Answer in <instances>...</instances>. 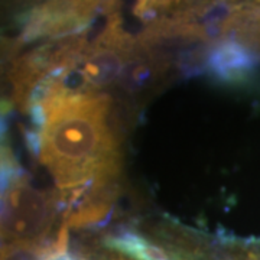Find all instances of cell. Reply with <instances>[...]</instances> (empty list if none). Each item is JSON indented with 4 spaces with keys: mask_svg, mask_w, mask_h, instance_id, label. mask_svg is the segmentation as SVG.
<instances>
[{
    "mask_svg": "<svg viewBox=\"0 0 260 260\" xmlns=\"http://www.w3.org/2000/svg\"><path fill=\"white\" fill-rule=\"evenodd\" d=\"M106 244L135 260H174L158 244L149 242L139 233L119 232L106 239Z\"/></svg>",
    "mask_w": 260,
    "mask_h": 260,
    "instance_id": "5b68a950",
    "label": "cell"
},
{
    "mask_svg": "<svg viewBox=\"0 0 260 260\" xmlns=\"http://www.w3.org/2000/svg\"><path fill=\"white\" fill-rule=\"evenodd\" d=\"M38 104L45 114L39 159L55 181L64 217L74 227L100 221L112 208L120 174L110 97L56 84Z\"/></svg>",
    "mask_w": 260,
    "mask_h": 260,
    "instance_id": "6da1fadb",
    "label": "cell"
},
{
    "mask_svg": "<svg viewBox=\"0 0 260 260\" xmlns=\"http://www.w3.org/2000/svg\"><path fill=\"white\" fill-rule=\"evenodd\" d=\"M58 208L56 195L32 186L23 175L0 198V239L35 244L51 230Z\"/></svg>",
    "mask_w": 260,
    "mask_h": 260,
    "instance_id": "7a4b0ae2",
    "label": "cell"
},
{
    "mask_svg": "<svg viewBox=\"0 0 260 260\" xmlns=\"http://www.w3.org/2000/svg\"><path fill=\"white\" fill-rule=\"evenodd\" d=\"M67 230H68V227L65 224H62L55 244L45 250L42 260H77L67 251V243H68V240H67Z\"/></svg>",
    "mask_w": 260,
    "mask_h": 260,
    "instance_id": "52a82bcc",
    "label": "cell"
},
{
    "mask_svg": "<svg viewBox=\"0 0 260 260\" xmlns=\"http://www.w3.org/2000/svg\"><path fill=\"white\" fill-rule=\"evenodd\" d=\"M256 52L237 39H223L214 45L205 58V70L214 78L233 83L243 78L256 68Z\"/></svg>",
    "mask_w": 260,
    "mask_h": 260,
    "instance_id": "277c9868",
    "label": "cell"
},
{
    "mask_svg": "<svg viewBox=\"0 0 260 260\" xmlns=\"http://www.w3.org/2000/svg\"><path fill=\"white\" fill-rule=\"evenodd\" d=\"M138 41L127 37L119 20L110 22L102 37L91 47L85 48L74 70L78 84L73 87L77 91L100 93L117 80H124L129 68L135 61Z\"/></svg>",
    "mask_w": 260,
    "mask_h": 260,
    "instance_id": "3957f363",
    "label": "cell"
},
{
    "mask_svg": "<svg viewBox=\"0 0 260 260\" xmlns=\"http://www.w3.org/2000/svg\"><path fill=\"white\" fill-rule=\"evenodd\" d=\"M232 29L237 34V41L253 51H260V10L237 8L229 20L227 32Z\"/></svg>",
    "mask_w": 260,
    "mask_h": 260,
    "instance_id": "8992f818",
    "label": "cell"
}]
</instances>
